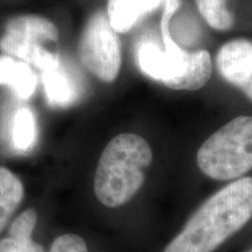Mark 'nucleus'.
Returning <instances> with one entry per match:
<instances>
[{"label": "nucleus", "mask_w": 252, "mask_h": 252, "mask_svg": "<svg viewBox=\"0 0 252 252\" xmlns=\"http://www.w3.org/2000/svg\"><path fill=\"white\" fill-rule=\"evenodd\" d=\"M48 252H89V249L81 236L64 234L54 239Z\"/></svg>", "instance_id": "15"}, {"label": "nucleus", "mask_w": 252, "mask_h": 252, "mask_svg": "<svg viewBox=\"0 0 252 252\" xmlns=\"http://www.w3.org/2000/svg\"><path fill=\"white\" fill-rule=\"evenodd\" d=\"M252 219V178H241L209 197L163 252H213Z\"/></svg>", "instance_id": "1"}, {"label": "nucleus", "mask_w": 252, "mask_h": 252, "mask_svg": "<svg viewBox=\"0 0 252 252\" xmlns=\"http://www.w3.org/2000/svg\"><path fill=\"white\" fill-rule=\"evenodd\" d=\"M200 14L214 30L228 31L234 26L235 18L228 7V0H195Z\"/></svg>", "instance_id": "14"}, {"label": "nucleus", "mask_w": 252, "mask_h": 252, "mask_svg": "<svg viewBox=\"0 0 252 252\" xmlns=\"http://www.w3.org/2000/svg\"><path fill=\"white\" fill-rule=\"evenodd\" d=\"M152 161V149L143 137L122 133L113 138L100 154L94 172L97 200L108 208L130 202L145 184Z\"/></svg>", "instance_id": "3"}, {"label": "nucleus", "mask_w": 252, "mask_h": 252, "mask_svg": "<svg viewBox=\"0 0 252 252\" xmlns=\"http://www.w3.org/2000/svg\"><path fill=\"white\" fill-rule=\"evenodd\" d=\"M59 31L54 23L42 15L24 14L12 18L0 39V50L47 71L60 65Z\"/></svg>", "instance_id": "5"}, {"label": "nucleus", "mask_w": 252, "mask_h": 252, "mask_svg": "<svg viewBox=\"0 0 252 252\" xmlns=\"http://www.w3.org/2000/svg\"><path fill=\"white\" fill-rule=\"evenodd\" d=\"M36 222L37 213L34 208L19 214L9 225V235L0 239V252H45L42 245L33 239Z\"/></svg>", "instance_id": "9"}, {"label": "nucleus", "mask_w": 252, "mask_h": 252, "mask_svg": "<svg viewBox=\"0 0 252 252\" xmlns=\"http://www.w3.org/2000/svg\"><path fill=\"white\" fill-rule=\"evenodd\" d=\"M42 82L47 102L54 108H68L80 98V86L74 75L62 63L42 71Z\"/></svg>", "instance_id": "8"}, {"label": "nucleus", "mask_w": 252, "mask_h": 252, "mask_svg": "<svg viewBox=\"0 0 252 252\" xmlns=\"http://www.w3.org/2000/svg\"><path fill=\"white\" fill-rule=\"evenodd\" d=\"M248 252H252V250H250V251H248Z\"/></svg>", "instance_id": "17"}, {"label": "nucleus", "mask_w": 252, "mask_h": 252, "mask_svg": "<svg viewBox=\"0 0 252 252\" xmlns=\"http://www.w3.org/2000/svg\"><path fill=\"white\" fill-rule=\"evenodd\" d=\"M252 64V41L235 39L220 47L216 55L217 70L228 83L241 89Z\"/></svg>", "instance_id": "7"}, {"label": "nucleus", "mask_w": 252, "mask_h": 252, "mask_svg": "<svg viewBox=\"0 0 252 252\" xmlns=\"http://www.w3.org/2000/svg\"><path fill=\"white\" fill-rule=\"evenodd\" d=\"M78 56L84 68L102 82L111 83L117 78L122 67L121 41L105 12H96L88 20L78 42Z\"/></svg>", "instance_id": "6"}, {"label": "nucleus", "mask_w": 252, "mask_h": 252, "mask_svg": "<svg viewBox=\"0 0 252 252\" xmlns=\"http://www.w3.org/2000/svg\"><path fill=\"white\" fill-rule=\"evenodd\" d=\"M25 197V186L19 175L0 166V234L7 226Z\"/></svg>", "instance_id": "12"}, {"label": "nucleus", "mask_w": 252, "mask_h": 252, "mask_svg": "<svg viewBox=\"0 0 252 252\" xmlns=\"http://www.w3.org/2000/svg\"><path fill=\"white\" fill-rule=\"evenodd\" d=\"M239 90H241L249 99L252 100V64H251L250 70H249L247 80H245L244 84L242 86V88Z\"/></svg>", "instance_id": "16"}, {"label": "nucleus", "mask_w": 252, "mask_h": 252, "mask_svg": "<svg viewBox=\"0 0 252 252\" xmlns=\"http://www.w3.org/2000/svg\"><path fill=\"white\" fill-rule=\"evenodd\" d=\"M36 83V75L28 63L0 55V86H7L20 98L28 99L35 93Z\"/></svg>", "instance_id": "11"}, {"label": "nucleus", "mask_w": 252, "mask_h": 252, "mask_svg": "<svg viewBox=\"0 0 252 252\" xmlns=\"http://www.w3.org/2000/svg\"><path fill=\"white\" fill-rule=\"evenodd\" d=\"M179 7L178 0H167L161 19L165 48L146 41L137 48L140 70L152 80L173 90L194 91L203 88L213 74L212 56L207 50L186 52L173 40L171 19Z\"/></svg>", "instance_id": "2"}, {"label": "nucleus", "mask_w": 252, "mask_h": 252, "mask_svg": "<svg viewBox=\"0 0 252 252\" xmlns=\"http://www.w3.org/2000/svg\"><path fill=\"white\" fill-rule=\"evenodd\" d=\"M162 0H108L109 23L117 33H126L145 14L159 7Z\"/></svg>", "instance_id": "10"}, {"label": "nucleus", "mask_w": 252, "mask_h": 252, "mask_svg": "<svg viewBox=\"0 0 252 252\" xmlns=\"http://www.w3.org/2000/svg\"><path fill=\"white\" fill-rule=\"evenodd\" d=\"M37 138L35 116L27 106H24L15 113L12 128V139L15 149L28 151L33 147Z\"/></svg>", "instance_id": "13"}, {"label": "nucleus", "mask_w": 252, "mask_h": 252, "mask_svg": "<svg viewBox=\"0 0 252 252\" xmlns=\"http://www.w3.org/2000/svg\"><path fill=\"white\" fill-rule=\"evenodd\" d=\"M197 166L208 178L226 181L252 169V117L241 116L210 135L197 151Z\"/></svg>", "instance_id": "4"}]
</instances>
